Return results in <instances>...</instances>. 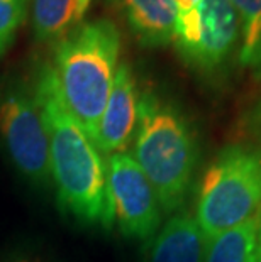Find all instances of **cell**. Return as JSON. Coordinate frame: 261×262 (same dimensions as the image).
<instances>
[{
    "instance_id": "obj_1",
    "label": "cell",
    "mask_w": 261,
    "mask_h": 262,
    "mask_svg": "<svg viewBox=\"0 0 261 262\" xmlns=\"http://www.w3.org/2000/svg\"><path fill=\"white\" fill-rule=\"evenodd\" d=\"M32 92L49 139V169L61 210L83 225L112 228L107 166L90 136L66 107L51 64L36 73Z\"/></svg>"
},
{
    "instance_id": "obj_2",
    "label": "cell",
    "mask_w": 261,
    "mask_h": 262,
    "mask_svg": "<svg viewBox=\"0 0 261 262\" xmlns=\"http://www.w3.org/2000/svg\"><path fill=\"white\" fill-rule=\"evenodd\" d=\"M134 159L158 196L161 211L185 203L198 163V142L187 117L146 90L139 97Z\"/></svg>"
},
{
    "instance_id": "obj_3",
    "label": "cell",
    "mask_w": 261,
    "mask_h": 262,
    "mask_svg": "<svg viewBox=\"0 0 261 262\" xmlns=\"http://www.w3.org/2000/svg\"><path fill=\"white\" fill-rule=\"evenodd\" d=\"M119 53V27L109 19L82 22L54 44L51 68L61 95L90 139L112 92Z\"/></svg>"
},
{
    "instance_id": "obj_4",
    "label": "cell",
    "mask_w": 261,
    "mask_h": 262,
    "mask_svg": "<svg viewBox=\"0 0 261 262\" xmlns=\"http://www.w3.org/2000/svg\"><path fill=\"white\" fill-rule=\"evenodd\" d=\"M261 208V146L236 142L220 149L204 172L195 220L205 238L246 222Z\"/></svg>"
},
{
    "instance_id": "obj_5",
    "label": "cell",
    "mask_w": 261,
    "mask_h": 262,
    "mask_svg": "<svg viewBox=\"0 0 261 262\" xmlns=\"http://www.w3.org/2000/svg\"><path fill=\"white\" fill-rule=\"evenodd\" d=\"M173 42L192 71L220 78L239 54V17L229 0H195L176 10Z\"/></svg>"
},
{
    "instance_id": "obj_6",
    "label": "cell",
    "mask_w": 261,
    "mask_h": 262,
    "mask_svg": "<svg viewBox=\"0 0 261 262\" xmlns=\"http://www.w3.org/2000/svg\"><path fill=\"white\" fill-rule=\"evenodd\" d=\"M0 139L15 169L31 183L51 180L49 139L32 86L10 80L0 86Z\"/></svg>"
},
{
    "instance_id": "obj_7",
    "label": "cell",
    "mask_w": 261,
    "mask_h": 262,
    "mask_svg": "<svg viewBox=\"0 0 261 262\" xmlns=\"http://www.w3.org/2000/svg\"><path fill=\"white\" fill-rule=\"evenodd\" d=\"M109 193L114 219L127 238L151 241L161 225V206L151 183L136 163L124 152L112 154L107 168Z\"/></svg>"
},
{
    "instance_id": "obj_8",
    "label": "cell",
    "mask_w": 261,
    "mask_h": 262,
    "mask_svg": "<svg viewBox=\"0 0 261 262\" xmlns=\"http://www.w3.org/2000/svg\"><path fill=\"white\" fill-rule=\"evenodd\" d=\"M137 95L136 80L127 64H121L115 71L112 92L105 103L98 125L92 141L104 154L124 152L134 137L137 127Z\"/></svg>"
},
{
    "instance_id": "obj_9",
    "label": "cell",
    "mask_w": 261,
    "mask_h": 262,
    "mask_svg": "<svg viewBox=\"0 0 261 262\" xmlns=\"http://www.w3.org/2000/svg\"><path fill=\"white\" fill-rule=\"evenodd\" d=\"M124 15L132 36L144 48H165L173 42L175 0H110Z\"/></svg>"
},
{
    "instance_id": "obj_10",
    "label": "cell",
    "mask_w": 261,
    "mask_h": 262,
    "mask_svg": "<svg viewBox=\"0 0 261 262\" xmlns=\"http://www.w3.org/2000/svg\"><path fill=\"white\" fill-rule=\"evenodd\" d=\"M207 238L195 216L178 213L149 242L146 262H204Z\"/></svg>"
},
{
    "instance_id": "obj_11",
    "label": "cell",
    "mask_w": 261,
    "mask_h": 262,
    "mask_svg": "<svg viewBox=\"0 0 261 262\" xmlns=\"http://www.w3.org/2000/svg\"><path fill=\"white\" fill-rule=\"evenodd\" d=\"M93 0H32V34L36 41L56 42L83 22Z\"/></svg>"
},
{
    "instance_id": "obj_12",
    "label": "cell",
    "mask_w": 261,
    "mask_h": 262,
    "mask_svg": "<svg viewBox=\"0 0 261 262\" xmlns=\"http://www.w3.org/2000/svg\"><path fill=\"white\" fill-rule=\"evenodd\" d=\"M261 228V208L246 222L207 238L204 262H251L256 254Z\"/></svg>"
},
{
    "instance_id": "obj_13",
    "label": "cell",
    "mask_w": 261,
    "mask_h": 262,
    "mask_svg": "<svg viewBox=\"0 0 261 262\" xmlns=\"http://www.w3.org/2000/svg\"><path fill=\"white\" fill-rule=\"evenodd\" d=\"M241 24L237 59L244 68L261 75V0H229Z\"/></svg>"
},
{
    "instance_id": "obj_14",
    "label": "cell",
    "mask_w": 261,
    "mask_h": 262,
    "mask_svg": "<svg viewBox=\"0 0 261 262\" xmlns=\"http://www.w3.org/2000/svg\"><path fill=\"white\" fill-rule=\"evenodd\" d=\"M29 0H0V58L12 46L19 27L26 20Z\"/></svg>"
},
{
    "instance_id": "obj_15",
    "label": "cell",
    "mask_w": 261,
    "mask_h": 262,
    "mask_svg": "<svg viewBox=\"0 0 261 262\" xmlns=\"http://www.w3.org/2000/svg\"><path fill=\"white\" fill-rule=\"evenodd\" d=\"M244 129H246L251 136L261 139V95L256 100V103L249 108L244 119Z\"/></svg>"
},
{
    "instance_id": "obj_16",
    "label": "cell",
    "mask_w": 261,
    "mask_h": 262,
    "mask_svg": "<svg viewBox=\"0 0 261 262\" xmlns=\"http://www.w3.org/2000/svg\"><path fill=\"white\" fill-rule=\"evenodd\" d=\"M10 262H41L39 257H34V255H17V257H14Z\"/></svg>"
},
{
    "instance_id": "obj_17",
    "label": "cell",
    "mask_w": 261,
    "mask_h": 262,
    "mask_svg": "<svg viewBox=\"0 0 261 262\" xmlns=\"http://www.w3.org/2000/svg\"><path fill=\"white\" fill-rule=\"evenodd\" d=\"M251 262H261V228H259V241H258V247H256V254Z\"/></svg>"
}]
</instances>
